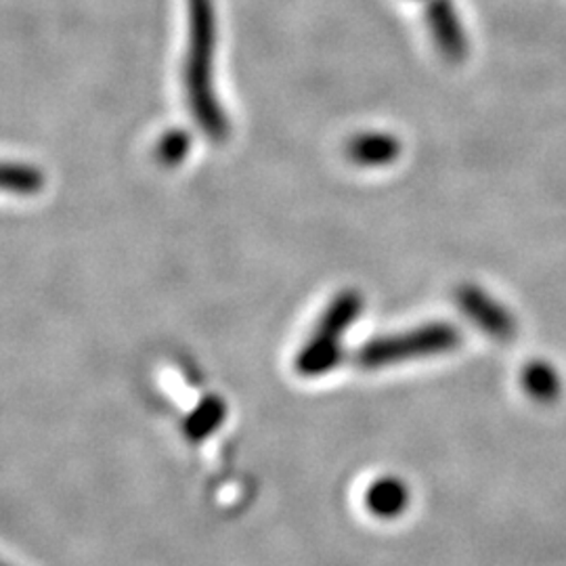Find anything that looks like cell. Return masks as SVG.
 I'll list each match as a JSON object with an SVG mask.
<instances>
[{
    "label": "cell",
    "instance_id": "cell-2",
    "mask_svg": "<svg viewBox=\"0 0 566 566\" xmlns=\"http://www.w3.org/2000/svg\"><path fill=\"white\" fill-rule=\"evenodd\" d=\"M364 296L357 290H344L327 304L322 319L294 359V369L304 378L329 374L343 359L346 332L359 319Z\"/></svg>",
    "mask_w": 566,
    "mask_h": 566
},
{
    "label": "cell",
    "instance_id": "cell-7",
    "mask_svg": "<svg viewBox=\"0 0 566 566\" xmlns=\"http://www.w3.org/2000/svg\"><path fill=\"white\" fill-rule=\"evenodd\" d=\"M521 382L526 395L537 403H556L563 395V378L558 369L542 359L525 365Z\"/></svg>",
    "mask_w": 566,
    "mask_h": 566
},
{
    "label": "cell",
    "instance_id": "cell-1",
    "mask_svg": "<svg viewBox=\"0 0 566 566\" xmlns=\"http://www.w3.org/2000/svg\"><path fill=\"white\" fill-rule=\"evenodd\" d=\"M187 55H185V93L193 120L212 143L229 137V120L214 93V49L217 21L212 0H187Z\"/></svg>",
    "mask_w": 566,
    "mask_h": 566
},
{
    "label": "cell",
    "instance_id": "cell-10",
    "mask_svg": "<svg viewBox=\"0 0 566 566\" xmlns=\"http://www.w3.org/2000/svg\"><path fill=\"white\" fill-rule=\"evenodd\" d=\"M224 403L221 397H206L202 403L198 405L191 416L187 418V432L193 439H203L208 437L212 430H217L224 418Z\"/></svg>",
    "mask_w": 566,
    "mask_h": 566
},
{
    "label": "cell",
    "instance_id": "cell-5",
    "mask_svg": "<svg viewBox=\"0 0 566 566\" xmlns=\"http://www.w3.org/2000/svg\"><path fill=\"white\" fill-rule=\"evenodd\" d=\"M426 23L432 41L447 61L460 63L465 60L468 41H465L464 25L451 0H428Z\"/></svg>",
    "mask_w": 566,
    "mask_h": 566
},
{
    "label": "cell",
    "instance_id": "cell-8",
    "mask_svg": "<svg viewBox=\"0 0 566 566\" xmlns=\"http://www.w3.org/2000/svg\"><path fill=\"white\" fill-rule=\"evenodd\" d=\"M409 502V491L405 483L395 476H386L382 481L369 486L367 493V506L371 512L382 516H395L401 514Z\"/></svg>",
    "mask_w": 566,
    "mask_h": 566
},
{
    "label": "cell",
    "instance_id": "cell-3",
    "mask_svg": "<svg viewBox=\"0 0 566 566\" xmlns=\"http://www.w3.org/2000/svg\"><path fill=\"white\" fill-rule=\"evenodd\" d=\"M462 344V332L447 322L411 327L401 334L374 338L355 353V364L361 369H380L390 365L428 359L455 350Z\"/></svg>",
    "mask_w": 566,
    "mask_h": 566
},
{
    "label": "cell",
    "instance_id": "cell-6",
    "mask_svg": "<svg viewBox=\"0 0 566 566\" xmlns=\"http://www.w3.org/2000/svg\"><path fill=\"white\" fill-rule=\"evenodd\" d=\"M346 158L357 166L364 168H380L390 166L399 160L401 156V142L382 130H367L359 133L353 139H348L344 147Z\"/></svg>",
    "mask_w": 566,
    "mask_h": 566
},
{
    "label": "cell",
    "instance_id": "cell-4",
    "mask_svg": "<svg viewBox=\"0 0 566 566\" xmlns=\"http://www.w3.org/2000/svg\"><path fill=\"white\" fill-rule=\"evenodd\" d=\"M455 301L465 317L476 325L486 336L497 343H512L518 325L506 304L495 301L483 287L474 283H464L455 292Z\"/></svg>",
    "mask_w": 566,
    "mask_h": 566
},
{
    "label": "cell",
    "instance_id": "cell-9",
    "mask_svg": "<svg viewBox=\"0 0 566 566\" xmlns=\"http://www.w3.org/2000/svg\"><path fill=\"white\" fill-rule=\"evenodd\" d=\"M44 185L41 168L25 163H7L2 168V187L9 193L18 196H34Z\"/></svg>",
    "mask_w": 566,
    "mask_h": 566
},
{
    "label": "cell",
    "instance_id": "cell-11",
    "mask_svg": "<svg viewBox=\"0 0 566 566\" xmlns=\"http://www.w3.org/2000/svg\"><path fill=\"white\" fill-rule=\"evenodd\" d=\"M189 149H191L189 133L182 128H172L160 137V142L156 145V156L164 166H179L185 163Z\"/></svg>",
    "mask_w": 566,
    "mask_h": 566
}]
</instances>
